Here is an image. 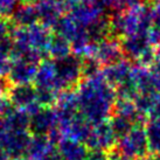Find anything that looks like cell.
I'll list each match as a JSON object with an SVG mask.
<instances>
[{
    "label": "cell",
    "mask_w": 160,
    "mask_h": 160,
    "mask_svg": "<svg viewBox=\"0 0 160 160\" xmlns=\"http://www.w3.org/2000/svg\"><path fill=\"white\" fill-rule=\"evenodd\" d=\"M84 107L90 119L104 122L115 105L116 93L105 77L97 76L87 84L84 91Z\"/></svg>",
    "instance_id": "1"
},
{
    "label": "cell",
    "mask_w": 160,
    "mask_h": 160,
    "mask_svg": "<svg viewBox=\"0 0 160 160\" xmlns=\"http://www.w3.org/2000/svg\"><path fill=\"white\" fill-rule=\"evenodd\" d=\"M153 27L152 9L146 5H138L113 17L111 28L120 35H132L137 33L148 34Z\"/></svg>",
    "instance_id": "2"
},
{
    "label": "cell",
    "mask_w": 160,
    "mask_h": 160,
    "mask_svg": "<svg viewBox=\"0 0 160 160\" xmlns=\"http://www.w3.org/2000/svg\"><path fill=\"white\" fill-rule=\"evenodd\" d=\"M118 151L122 156L132 160H140L148 156V144H147L146 131L140 124L133 125L118 142Z\"/></svg>",
    "instance_id": "3"
},
{
    "label": "cell",
    "mask_w": 160,
    "mask_h": 160,
    "mask_svg": "<svg viewBox=\"0 0 160 160\" xmlns=\"http://www.w3.org/2000/svg\"><path fill=\"white\" fill-rule=\"evenodd\" d=\"M115 132L111 128V124H108L105 122L98 123L97 128L88 137V144L93 150H111L116 145Z\"/></svg>",
    "instance_id": "4"
},
{
    "label": "cell",
    "mask_w": 160,
    "mask_h": 160,
    "mask_svg": "<svg viewBox=\"0 0 160 160\" xmlns=\"http://www.w3.org/2000/svg\"><path fill=\"white\" fill-rule=\"evenodd\" d=\"M123 54H125L129 58L132 60H139L144 53L151 48V43L148 40V34H132L126 35L120 42Z\"/></svg>",
    "instance_id": "5"
},
{
    "label": "cell",
    "mask_w": 160,
    "mask_h": 160,
    "mask_svg": "<svg viewBox=\"0 0 160 160\" xmlns=\"http://www.w3.org/2000/svg\"><path fill=\"white\" fill-rule=\"evenodd\" d=\"M132 66L128 60H118L116 62L108 64V67L104 70V77L105 80L113 85H120L122 83L126 82L131 77Z\"/></svg>",
    "instance_id": "6"
},
{
    "label": "cell",
    "mask_w": 160,
    "mask_h": 160,
    "mask_svg": "<svg viewBox=\"0 0 160 160\" xmlns=\"http://www.w3.org/2000/svg\"><path fill=\"white\" fill-rule=\"evenodd\" d=\"M131 80L136 85L138 92L156 95L153 88V71L150 70L148 67H144L140 64L134 66L131 71Z\"/></svg>",
    "instance_id": "7"
},
{
    "label": "cell",
    "mask_w": 160,
    "mask_h": 160,
    "mask_svg": "<svg viewBox=\"0 0 160 160\" xmlns=\"http://www.w3.org/2000/svg\"><path fill=\"white\" fill-rule=\"evenodd\" d=\"M122 55H123L122 45H119L117 41H104L97 49L98 60L105 64H111V63L120 60Z\"/></svg>",
    "instance_id": "8"
},
{
    "label": "cell",
    "mask_w": 160,
    "mask_h": 160,
    "mask_svg": "<svg viewBox=\"0 0 160 160\" xmlns=\"http://www.w3.org/2000/svg\"><path fill=\"white\" fill-rule=\"evenodd\" d=\"M148 151L153 156H160V118L151 117L147 122L146 128Z\"/></svg>",
    "instance_id": "9"
},
{
    "label": "cell",
    "mask_w": 160,
    "mask_h": 160,
    "mask_svg": "<svg viewBox=\"0 0 160 160\" xmlns=\"http://www.w3.org/2000/svg\"><path fill=\"white\" fill-rule=\"evenodd\" d=\"M115 112L116 115L123 116L129 119L137 122L138 119V111L134 101L128 99V98H118L115 103Z\"/></svg>",
    "instance_id": "10"
},
{
    "label": "cell",
    "mask_w": 160,
    "mask_h": 160,
    "mask_svg": "<svg viewBox=\"0 0 160 160\" xmlns=\"http://www.w3.org/2000/svg\"><path fill=\"white\" fill-rule=\"evenodd\" d=\"M63 157L66 160H87L88 153L84 146L77 142H68L62 147Z\"/></svg>",
    "instance_id": "11"
},
{
    "label": "cell",
    "mask_w": 160,
    "mask_h": 160,
    "mask_svg": "<svg viewBox=\"0 0 160 160\" xmlns=\"http://www.w3.org/2000/svg\"><path fill=\"white\" fill-rule=\"evenodd\" d=\"M133 120L129 119L126 117H123V116L116 115L113 118L111 119V128L115 132L116 137L117 138H123L126 133H129V131L132 128H133V124H132Z\"/></svg>",
    "instance_id": "12"
},
{
    "label": "cell",
    "mask_w": 160,
    "mask_h": 160,
    "mask_svg": "<svg viewBox=\"0 0 160 160\" xmlns=\"http://www.w3.org/2000/svg\"><path fill=\"white\" fill-rule=\"evenodd\" d=\"M102 1L107 7L117 11L118 13L142 4L140 0H102Z\"/></svg>",
    "instance_id": "13"
},
{
    "label": "cell",
    "mask_w": 160,
    "mask_h": 160,
    "mask_svg": "<svg viewBox=\"0 0 160 160\" xmlns=\"http://www.w3.org/2000/svg\"><path fill=\"white\" fill-rule=\"evenodd\" d=\"M148 40L151 46H156L160 48V28L153 26L148 32Z\"/></svg>",
    "instance_id": "14"
},
{
    "label": "cell",
    "mask_w": 160,
    "mask_h": 160,
    "mask_svg": "<svg viewBox=\"0 0 160 160\" xmlns=\"http://www.w3.org/2000/svg\"><path fill=\"white\" fill-rule=\"evenodd\" d=\"M152 17H153V26L160 28V0H153Z\"/></svg>",
    "instance_id": "15"
},
{
    "label": "cell",
    "mask_w": 160,
    "mask_h": 160,
    "mask_svg": "<svg viewBox=\"0 0 160 160\" xmlns=\"http://www.w3.org/2000/svg\"><path fill=\"white\" fill-rule=\"evenodd\" d=\"M87 160H110L109 154L103 150H93L90 154H88Z\"/></svg>",
    "instance_id": "16"
},
{
    "label": "cell",
    "mask_w": 160,
    "mask_h": 160,
    "mask_svg": "<svg viewBox=\"0 0 160 160\" xmlns=\"http://www.w3.org/2000/svg\"><path fill=\"white\" fill-rule=\"evenodd\" d=\"M151 70L154 74H160V48L156 52V56H154V61L151 66Z\"/></svg>",
    "instance_id": "17"
},
{
    "label": "cell",
    "mask_w": 160,
    "mask_h": 160,
    "mask_svg": "<svg viewBox=\"0 0 160 160\" xmlns=\"http://www.w3.org/2000/svg\"><path fill=\"white\" fill-rule=\"evenodd\" d=\"M153 88L157 96H160V74L153 72Z\"/></svg>",
    "instance_id": "18"
},
{
    "label": "cell",
    "mask_w": 160,
    "mask_h": 160,
    "mask_svg": "<svg viewBox=\"0 0 160 160\" xmlns=\"http://www.w3.org/2000/svg\"><path fill=\"white\" fill-rule=\"evenodd\" d=\"M140 160H157L156 159V156H152V157H145V158H142V159H140Z\"/></svg>",
    "instance_id": "19"
},
{
    "label": "cell",
    "mask_w": 160,
    "mask_h": 160,
    "mask_svg": "<svg viewBox=\"0 0 160 160\" xmlns=\"http://www.w3.org/2000/svg\"><path fill=\"white\" fill-rule=\"evenodd\" d=\"M156 159L157 160H160V156H156Z\"/></svg>",
    "instance_id": "20"
}]
</instances>
